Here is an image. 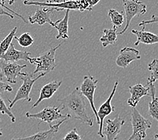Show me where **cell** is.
I'll return each instance as SVG.
<instances>
[{
  "label": "cell",
  "mask_w": 158,
  "mask_h": 140,
  "mask_svg": "<svg viewBox=\"0 0 158 140\" xmlns=\"http://www.w3.org/2000/svg\"><path fill=\"white\" fill-rule=\"evenodd\" d=\"M154 138H155V139H156L158 140V134H156V135H155V136H154Z\"/></svg>",
  "instance_id": "cell-35"
},
{
  "label": "cell",
  "mask_w": 158,
  "mask_h": 140,
  "mask_svg": "<svg viewBox=\"0 0 158 140\" xmlns=\"http://www.w3.org/2000/svg\"><path fill=\"white\" fill-rule=\"evenodd\" d=\"M17 27H14L13 29L10 31L8 35L6 38H4L0 42V56L4 54L8 49H9L10 45H11L13 38L16 36V33L17 31Z\"/></svg>",
  "instance_id": "cell-23"
},
{
  "label": "cell",
  "mask_w": 158,
  "mask_h": 140,
  "mask_svg": "<svg viewBox=\"0 0 158 140\" xmlns=\"http://www.w3.org/2000/svg\"><path fill=\"white\" fill-rule=\"evenodd\" d=\"M62 140H82L81 136L78 134L77 128L69 131Z\"/></svg>",
  "instance_id": "cell-28"
},
{
  "label": "cell",
  "mask_w": 158,
  "mask_h": 140,
  "mask_svg": "<svg viewBox=\"0 0 158 140\" xmlns=\"http://www.w3.org/2000/svg\"><path fill=\"white\" fill-rule=\"evenodd\" d=\"M132 33L136 35L137 40L135 42V46L139 44L153 45L158 43V35L152 32L145 31V26H143L141 30H132Z\"/></svg>",
  "instance_id": "cell-18"
},
{
  "label": "cell",
  "mask_w": 158,
  "mask_h": 140,
  "mask_svg": "<svg viewBox=\"0 0 158 140\" xmlns=\"http://www.w3.org/2000/svg\"><path fill=\"white\" fill-rule=\"evenodd\" d=\"M100 1H101V0H87V2L89 5V7L92 9H93V7L96 6Z\"/></svg>",
  "instance_id": "cell-31"
},
{
  "label": "cell",
  "mask_w": 158,
  "mask_h": 140,
  "mask_svg": "<svg viewBox=\"0 0 158 140\" xmlns=\"http://www.w3.org/2000/svg\"><path fill=\"white\" fill-rule=\"evenodd\" d=\"M98 83V80H96V79L94 77H93L92 75H86V76L84 77L83 81H82L81 84L80 90L81 94L83 95L85 98H87V99L89 100V103H90L91 109L96 117L97 123L99 125V119L98 116V111L96 110L94 103V94Z\"/></svg>",
  "instance_id": "cell-9"
},
{
  "label": "cell",
  "mask_w": 158,
  "mask_h": 140,
  "mask_svg": "<svg viewBox=\"0 0 158 140\" xmlns=\"http://www.w3.org/2000/svg\"><path fill=\"white\" fill-rule=\"evenodd\" d=\"M69 10H65V16L62 19H60L53 23V27L57 29L58 33L56 38L67 39L69 38L68 36V20H69Z\"/></svg>",
  "instance_id": "cell-19"
},
{
  "label": "cell",
  "mask_w": 158,
  "mask_h": 140,
  "mask_svg": "<svg viewBox=\"0 0 158 140\" xmlns=\"http://www.w3.org/2000/svg\"><path fill=\"white\" fill-rule=\"evenodd\" d=\"M62 43L63 42L59 44L55 47L51 48L48 51L42 53L39 57L31 58L30 63L31 64H35L36 66L35 70L32 75H33L39 72L48 74L56 69V53L57 50L62 46Z\"/></svg>",
  "instance_id": "cell-2"
},
{
  "label": "cell",
  "mask_w": 158,
  "mask_h": 140,
  "mask_svg": "<svg viewBox=\"0 0 158 140\" xmlns=\"http://www.w3.org/2000/svg\"><path fill=\"white\" fill-rule=\"evenodd\" d=\"M118 86V81H116L115 82L114 88L112 92L108 97L105 102H103L102 105H101L99 108V110L98 111V116L99 119V131H98V135L100 136L101 138H104V136L103 135L102 130H103V125H104V119L108 116L110 114H112L114 110H115V107L112 105L111 104V102H112V100L113 98V97L115 95V93H116L117 87Z\"/></svg>",
  "instance_id": "cell-10"
},
{
  "label": "cell",
  "mask_w": 158,
  "mask_h": 140,
  "mask_svg": "<svg viewBox=\"0 0 158 140\" xmlns=\"http://www.w3.org/2000/svg\"><path fill=\"white\" fill-rule=\"evenodd\" d=\"M62 109L61 108L60 109L57 106H46L44 109L41 110L40 112L37 113H31L30 112L26 113V117L28 118H35V119H38L40 121L39 122L38 124V128L43 122H45V123L49 125V127L52 126V123L53 121H58V120H62L64 118H68L70 119V116L68 114H63L62 113Z\"/></svg>",
  "instance_id": "cell-5"
},
{
  "label": "cell",
  "mask_w": 158,
  "mask_h": 140,
  "mask_svg": "<svg viewBox=\"0 0 158 140\" xmlns=\"http://www.w3.org/2000/svg\"><path fill=\"white\" fill-rule=\"evenodd\" d=\"M19 42V44L23 48H27L31 46L34 43V39L28 32H24L19 37L15 36L14 38Z\"/></svg>",
  "instance_id": "cell-25"
},
{
  "label": "cell",
  "mask_w": 158,
  "mask_h": 140,
  "mask_svg": "<svg viewBox=\"0 0 158 140\" xmlns=\"http://www.w3.org/2000/svg\"><path fill=\"white\" fill-rule=\"evenodd\" d=\"M0 113L2 114H6L8 115L10 119H11L12 123H15L16 122V117L14 115V114L10 110V108L6 105L4 100L0 96Z\"/></svg>",
  "instance_id": "cell-26"
},
{
  "label": "cell",
  "mask_w": 158,
  "mask_h": 140,
  "mask_svg": "<svg viewBox=\"0 0 158 140\" xmlns=\"http://www.w3.org/2000/svg\"><path fill=\"white\" fill-rule=\"evenodd\" d=\"M122 2L126 15V25L123 30L118 32V34L120 35L123 34L128 30L134 17L143 15L147 12V6L139 0H122Z\"/></svg>",
  "instance_id": "cell-7"
},
{
  "label": "cell",
  "mask_w": 158,
  "mask_h": 140,
  "mask_svg": "<svg viewBox=\"0 0 158 140\" xmlns=\"http://www.w3.org/2000/svg\"><path fill=\"white\" fill-rule=\"evenodd\" d=\"M129 92L131 97L127 100L128 105L131 108H135L143 96H151L149 87L147 85L143 86L141 84H137L129 86Z\"/></svg>",
  "instance_id": "cell-14"
},
{
  "label": "cell",
  "mask_w": 158,
  "mask_h": 140,
  "mask_svg": "<svg viewBox=\"0 0 158 140\" xmlns=\"http://www.w3.org/2000/svg\"><path fill=\"white\" fill-rule=\"evenodd\" d=\"M62 105V110H66L71 118L81 121L89 126H93V118L88 115L86 110L87 103L80 88H76L66 96L57 100Z\"/></svg>",
  "instance_id": "cell-1"
},
{
  "label": "cell",
  "mask_w": 158,
  "mask_h": 140,
  "mask_svg": "<svg viewBox=\"0 0 158 140\" xmlns=\"http://www.w3.org/2000/svg\"><path fill=\"white\" fill-rule=\"evenodd\" d=\"M124 123L125 120L118 115L112 120L108 118L106 121L105 125H103L102 130L103 135L106 137V140H116Z\"/></svg>",
  "instance_id": "cell-11"
},
{
  "label": "cell",
  "mask_w": 158,
  "mask_h": 140,
  "mask_svg": "<svg viewBox=\"0 0 158 140\" xmlns=\"http://www.w3.org/2000/svg\"><path fill=\"white\" fill-rule=\"evenodd\" d=\"M27 65H20L16 63L6 62L0 59V80L10 84H16L18 78L22 74V71Z\"/></svg>",
  "instance_id": "cell-8"
},
{
  "label": "cell",
  "mask_w": 158,
  "mask_h": 140,
  "mask_svg": "<svg viewBox=\"0 0 158 140\" xmlns=\"http://www.w3.org/2000/svg\"><path fill=\"white\" fill-rule=\"evenodd\" d=\"M0 121H1V119H0ZM2 135H3V134L2 132V129H1V128H0V136H2Z\"/></svg>",
  "instance_id": "cell-36"
},
{
  "label": "cell",
  "mask_w": 158,
  "mask_h": 140,
  "mask_svg": "<svg viewBox=\"0 0 158 140\" xmlns=\"http://www.w3.org/2000/svg\"><path fill=\"white\" fill-rule=\"evenodd\" d=\"M108 16L110 18L114 27L120 28L124 22L123 13L118 12L115 9H110L108 10Z\"/></svg>",
  "instance_id": "cell-22"
},
{
  "label": "cell",
  "mask_w": 158,
  "mask_h": 140,
  "mask_svg": "<svg viewBox=\"0 0 158 140\" xmlns=\"http://www.w3.org/2000/svg\"><path fill=\"white\" fill-rule=\"evenodd\" d=\"M67 1H69V0H46V3H63Z\"/></svg>",
  "instance_id": "cell-32"
},
{
  "label": "cell",
  "mask_w": 158,
  "mask_h": 140,
  "mask_svg": "<svg viewBox=\"0 0 158 140\" xmlns=\"http://www.w3.org/2000/svg\"><path fill=\"white\" fill-rule=\"evenodd\" d=\"M148 70L151 71L150 76L147 78V83L154 84L158 80V59H155L148 66Z\"/></svg>",
  "instance_id": "cell-24"
},
{
  "label": "cell",
  "mask_w": 158,
  "mask_h": 140,
  "mask_svg": "<svg viewBox=\"0 0 158 140\" xmlns=\"http://www.w3.org/2000/svg\"><path fill=\"white\" fill-rule=\"evenodd\" d=\"M153 23H157L158 25V16L156 15H153L152 16V18L149 20H143L141 23H139V26H145V25L149 24H153Z\"/></svg>",
  "instance_id": "cell-30"
},
{
  "label": "cell",
  "mask_w": 158,
  "mask_h": 140,
  "mask_svg": "<svg viewBox=\"0 0 158 140\" xmlns=\"http://www.w3.org/2000/svg\"><path fill=\"white\" fill-rule=\"evenodd\" d=\"M7 1V0H0V3H2L3 5H5V2Z\"/></svg>",
  "instance_id": "cell-34"
},
{
  "label": "cell",
  "mask_w": 158,
  "mask_h": 140,
  "mask_svg": "<svg viewBox=\"0 0 158 140\" xmlns=\"http://www.w3.org/2000/svg\"><path fill=\"white\" fill-rule=\"evenodd\" d=\"M131 121L132 134L128 140H142L145 139L147 137V130L152 127V122L143 117L136 107L132 108Z\"/></svg>",
  "instance_id": "cell-6"
},
{
  "label": "cell",
  "mask_w": 158,
  "mask_h": 140,
  "mask_svg": "<svg viewBox=\"0 0 158 140\" xmlns=\"http://www.w3.org/2000/svg\"><path fill=\"white\" fill-rule=\"evenodd\" d=\"M55 9L53 8H48V7H44L43 8H38L33 15L28 16V22L31 24H38L42 26L46 23L53 26V23L51 19V15L54 12Z\"/></svg>",
  "instance_id": "cell-13"
},
{
  "label": "cell",
  "mask_w": 158,
  "mask_h": 140,
  "mask_svg": "<svg viewBox=\"0 0 158 140\" xmlns=\"http://www.w3.org/2000/svg\"><path fill=\"white\" fill-rule=\"evenodd\" d=\"M13 88L7 82L0 80V94H3L6 92H12Z\"/></svg>",
  "instance_id": "cell-29"
},
{
  "label": "cell",
  "mask_w": 158,
  "mask_h": 140,
  "mask_svg": "<svg viewBox=\"0 0 158 140\" xmlns=\"http://www.w3.org/2000/svg\"><path fill=\"white\" fill-rule=\"evenodd\" d=\"M46 73H41L39 75L35 78H32L33 75L28 74L27 73H22L19 78L23 80V84L21 85L19 89L18 90V91L16 94L15 97L12 100H10L8 98L9 104V108L10 109L14 106L15 104L19 101V100H23V101H27L28 102H30L32 99L30 97V93L31 92L32 88L35 84L36 81H37L39 79L45 76L46 75Z\"/></svg>",
  "instance_id": "cell-3"
},
{
  "label": "cell",
  "mask_w": 158,
  "mask_h": 140,
  "mask_svg": "<svg viewBox=\"0 0 158 140\" xmlns=\"http://www.w3.org/2000/svg\"><path fill=\"white\" fill-rule=\"evenodd\" d=\"M141 59V56L137 49L127 46L120 50L119 55L116 58V63L119 67L127 69L131 63Z\"/></svg>",
  "instance_id": "cell-12"
},
{
  "label": "cell",
  "mask_w": 158,
  "mask_h": 140,
  "mask_svg": "<svg viewBox=\"0 0 158 140\" xmlns=\"http://www.w3.org/2000/svg\"><path fill=\"white\" fill-rule=\"evenodd\" d=\"M23 3L26 6H37L39 7H48L53 8L57 12L62 10H78L82 12L85 10L91 12L92 8L89 7L87 0H69L60 3H48L45 2H31L28 0H25Z\"/></svg>",
  "instance_id": "cell-4"
},
{
  "label": "cell",
  "mask_w": 158,
  "mask_h": 140,
  "mask_svg": "<svg viewBox=\"0 0 158 140\" xmlns=\"http://www.w3.org/2000/svg\"><path fill=\"white\" fill-rule=\"evenodd\" d=\"M67 120H68V118H64L62 120L59 121L58 123L50 127L48 130L39 131L37 134L28 136V137L13 138L12 140H52L56 133L58 131L60 125Z\"/></svg>",
  "instance_id": "cell-15"
},
{
  "label": "cell",
  "mask_w": 158,
  "mask_h": 140,
  "mask_svg": "<svg viewBox=\"0 0 158 140\" xmlns=\"http://www.w3.org/2000/svg\"><path fill=\"white\" fill-rule=\"evenodd\" d=\"M17 0H8V3H9V5L10 6H12L13 5L14 3H15Z\"/></svg>",
  "instance_id": "cell-33"
},
{
  "label": "cell",
  "mask_w": 158,
  "mask_h": 140,
  "mask_svg": "<svg viewBox=\"0 0 158 140\" xmlns=\"http://www.w3.org/2000/svg\"><path fill=\"white\" fill-rule=\"evenodd\" d=\"M3 8H5L6 10H8V11H10V12H12V13L14 14V15H16V16L19 17L20 18H21V19H22V20L24 22H26V23L28 22H27V20L24 19V17H23L22 16L20 15V14L16 13V12H14L13 10H12L11 9H10V8H8V7H6L5 5H3V4H2V3H0V16H3V15L7 16L10 17L11 19H13L14 18V16L12 15V14H10V13H9V12H6V11L4 9H3Z\"/></svg>",
  "instance_id": "cell-27"
},
{
  "label": "cell",
  "mask_w": 158,
  "mask_h": 140,
  "mask_svg": "<svg viewBox=\"0 0 158 140\" xmlns=\"http://www.w3.org/2000/svg\"><path fill=\"white\" fill-rule=\"evenodd\" d=\"M31 53L27 51H19L14 47L13 43H11L9 49L4 54L0 56V59H2L6 62L16 63L19 61L24 60L31 62Z\"/></svg>",
  "instance_id": "cell-16"
},
{
  "label": "cell",
  "mask_w": 158,
  "mask_h": 140,
  "mask_svg": "<svg viewBox=\"0 0 158 140\" xmlns=\"http://www.w3.org/2000/svg\"><path fill=\"white\" fill-rule=\"evenodd\" d=\"M149 87L152 101L149 104V114L154 119L158 121V98L156 97V89L154 84H147Z\"/></svg>",
  "instance_id": "cell-20"
},
{
  "label": "cell",
  "mask_w": 158,
  "mask_h": 140,
  "mask_svg": "<svg viewBox=\"0 0 158 140\" xmlns=\"http://www.w3.org/2000/svg\"><path fill=\"white\" fill-rule=\"evenodd\" d=\"M118 37V32L117 28L114 27L110 29L103 30V34L100 38V42L102 43L103 47H107L108 45H114L115 42L117 41Z\"/></svg>",
  "instance_id": "cell-21"
},
{
  "label": "cell",
  "mask_w": 158,
  "mask_h": 140,
  "mask_svg": "<svg viewBox=\"0 0 158 140\" xmlns=\"http://www.w3.org/2000/svg\"><path fill=\"white\" fill-rule=\"evenodd\" d=\"M62 84V81H52L45 84L44 86H43L40 91L39 98L37 101L34 103V105L32 106V109L37 107L43 100L51 98L53 94L58 90Z\"/></svg>",
  "instance_id": "cell-17"
}]
</instances>
